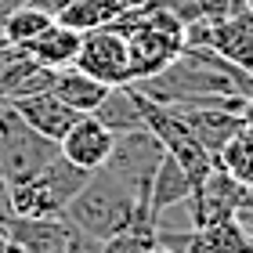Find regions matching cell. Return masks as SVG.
<instances>
[{"label": "cell", "mask_w": 253, "mask_h": 253, "mask_svg": "<svg viewBox=\"0 0 253 253\" xmlns=\"http://www.w3.org/2000/svg\"><path fill=\"white\" fill-rule=\"evenodd\" d=\"M0 253H7V239H4V232H0Z\"/></svg>", "instance_id": "obj_24"}, {"label": "cell", "mask_w": 253, "mask_h": 253, "mask_svg": "<svg viewBox=\"0 0 253 253\" xmlns=\"http://www.w3.org/2000/svg\"><path fill=\"white\" fill-rule=\"evenodd\" d=\"M80 40H84V33L69 29V26H62V22H51L40 37H33L29 43H22L18 51H26L37 65H43V69H51V73H54V69H69L76 62Z\"/></svg>", "instance_id": "obj_12"}, {"label": "cell", "mask_w": 253, "mask_h": 253, "mask_svg": "<svg viewBox=\"0 0 253 253\" xmlns=\"http://www.w3.org/2000/svg\"><path fill=\"white\" fill-rule=\"evenodd\" d=\"M54 156H58V145L40 137L7 101H0V177L18 185L40 167H47Z\"/></svg>", "instance_id": "obj_3"}, {"label": "cell", "mask_w": 253, "mask_h": 253, "mask_svg": "<svg viewBox=\"0 0 253 253\" xmlns=\"http://www.w3.org/2000/svg\"><path fill=\"white\" fill-rule=\"evenodd\" d=\"M26 4H29V7H40V11H47V15L58 18V11L69 4V0H26Z\"/></svg>", "instance_id": "obj_21"}, {"label": "cell", "mask_w": 253, "mask_h": 253, "mask_svg": "<svg viewBox=\"0 0 253 253\" xmlns=\"http://www.w3.org/2000/svg\"><path fill=\"white\" fill-rule=\"evenodd\" d=\"M206 47L217 51L221 58H228L232 65L253 73V11H235L221 22H210V40Z\"/></svg>", "instance_id": "obj_11"}, {"label": "cell", "mask_w": 253, "mask_h": 253, "mask_svg": "<svg viewBox=\"0 0 253 253\" xmlns=\"http://www.w3.org/2000/svg\"><path fill=\"white\" fill-rule=\"evenodd\" d=\"M76 69H84L87 76L101 80L105 87H123L130 84V51H126V37L116 26H101L84 33L76 54Z\"/></svg>", "instance_id": "obj_7"}, {"label": "cell", "mask_w": 253, "mask_h": 253, "mask_svg": "<svg viewBox=\"0 0 253 253\" xmlns=\"http://www.w3.org/2000/svg\"><path fill=\"white\" fill-rule=\"evenodd\" d=\"M134 90V101H137V112H141V123L152 130L159 141H163L167 148V156H174L181 167L188 170V177H192V185H199V181L210 174V167H213V156L206 152V148L199 145V137L192 134V126L177 116L174 109H167V105H156L152 98H145L137 87Z\"/></svg>", "instance_id": "obj_4"}, {"label": "cell", "mask_w": 253, "mask_h": 253, "mask_svg": "<svg viewBox=\"0 0 253 253\" xmlns=\"http://www.w3.org/2000/svg\"><path fill=\"white\" fill-rule=\"evenodd\" d=\"M4 239H7V235H4ZM7 253H26V250H22L18 243H11V239H7Z\"/></svg>", "instance_id": "obj_23"}, {"label": "cell", "mask_w": 253, "mask_h": 253, "mask_svg": "<svg viewBox=\"0 0 253 253\" xmlns=\"http://www.w3.org/2000/svg\"><path fill=\"white\" fill-rule=\"evenodd\" d=\"M7 105L15 109L40 137H47V141H54V145H58L69 134V126L80 120V112L73 105H65L51 87L37 90V94H26V98H15V101H7Z\"/></svg>", "instance_id": "obj_8"}, {"label": "cell", "mask_w": 253, "mask_h": 253, "mask_svg": "<svg viewBox=\"0 0 253 253\" xmlns=\"http://www.w3.org/2000/svg\"><path fill=\"white\" fill-rule=\"evenodd\" d=\"M126 4H145V0H126Z\"/></svg>", "instance_id": "obj_27"}, {"label": "cell", "mask_w": 253, "mask_h": 253, "mask_svg": "<svg viewBox=\"0 0 253 253\" xmlns=\"http://www.w3.org/2000/svg\"><path fill=\"white\" fill-rule=\"evenodd\" d=\"M163 156H167L163 141H159L148 126H137V130L116 134L112 152L105 159V170L112 177H120L123 185H130L137 195H148L152 174H156V167L163 163Z\"/></svg>", "instance_id": "obj_5"}, {"label": "cell", "mask_w": 253, "mask_h": 253, "mask_svg": "<svg viewBox=\"0 0 253 253\" xmlns=\"http://www.w3.org/2000/svg\"><path fill=\"white\" fill-rule=\"evenodd\" d=\"M112 141H116V134L105 130L94 116H80L73 126H69V134L58 141V152L73 167H80V170L90 174V170L105 167V159L112 152Z\"/></svg>", "instance_id": "obj_9"}, {"label": "cell", "mask_w": 253, "mask_h": 253, "mask_svg": "<svg viewBox=\"0 0 253 253\" xmlns=\"http://www.w3.org/2000/svg\"><path fill=\"white\" fill-rule=\"evenodd\" d=\"M105 130L112 134H126V130H137V126H145L141 123V112H137V101H134V90L130 84H123V87H109V94L105 101L90 112Z\"/></svg>", "instance_id": "obj_16"}, {"label": "cell", "mask_w": 253, "mask_h": 253, "mask_svg": "<svg viewBox=\"0 0 253 253\" xmlns=\"http://www.w3.org/2000/svg\"><path fill=\"white\" fill-rule=\"evenodd\" d=\"M250 203V185L239 181L235 174H228L221 163L210 167L199 185L188 195V210H192V228H206L217 221H228V217H239Z\"/></svg>", "instance_id": "obj_6"}, {"label": "cell", "mask_w": 253, "mask_h": 253, "mask_svg": "<svg viewBox=\"0 0 253 253\" xmlns=\"http://www.w3.org/2000/svg\"><path fill=\"white\" fill-rule=\"evenodd\" d=\"M4 235L26 253H65L76 232L62 217H11L4 224Z\"/></svg>", "instance_id": "obj_10"}, {"label": "cell", "mask_w": 253, "mask_h": 253, "mask_svg": "<svg viewBox=\"0 0 253 253\" xmlns=\"http://www.w3.org/2000/svg\"><path fill=\"white\" fill-rule=\"evenodd\" d=\"M246 11H253V0H246Z\"/></svg>", "instance_id": "obj_26"}, {"label": "cell", "mask_w": 253, "mask_h": 253, "mask_svg": "<svg viewBox=\"0 0 253 253\" xmlns=\"http://www.w3.org/2000/svg\"><path fill=\"white\" fill-rule=\"evenodd\" d=\"M123 11H126V0H69L54 22H62L76 33H90V29L112 26Z\"/></svg>", "instance_id": "obj_15"}, {"label": "cell", "mask_w": 253, "mask_h": 253, "mask_svg": "<svg viewBox=\"0 0 253 253\" xmlns=\"http://www.w3.org/2000/svg\"><path fill=\"white\" fill-rule=\"evenodd\" d=\"M51 90L65 101V105H73L80 116H90V112H94L101 101H105V94H109V87L101 84V80L87 76L84 69H76V65H69V69H54Z\"/></svg>", "instance_id": "obj_13"}, {"label": "cell", "mask_w": 253, "mask_h": 253, "mask_svg": "<svg viewBox=\"0 0 253 253\" xmlns=\"http://www.w3.org/2000/svg\"><path fill=\"white\" fill-rule=\"evenodd\" d=\"M148 253H170L167 246H152V250H148Z\"/></svg>", "instance_id": "obj_25"}, {"label": "cell", "mask_w": 253, "mask_h": 253, "mask_svg": "<svg viewBox=\"0 0 253 253\" xmlns=\"http://www.w3.org/2000/svg\"><path fill=\"white\" fill-rule=\"evenodd\" d=\"M152 246H156V232H148V228H126V232L105 239L98 246V253H148Z\"/></svg>", "instance_id": "obj_19"}, {"label": "cell", "mask_w": 253, "mask_h": 253, "mask_svg": "<svg viewBox=\"0 0 253 253\" xmlns=\"http://www.w3.org/2000/svg\"><path fill=\"white\" fill-rule=\"evenodd\" d=\"M87 181V170L73 167L58 152L47 167H40L33 177L11 185V203H15V217H62L65 203L80 192Z\"/></svg>", "instance_id": "obj_2"}, {"label": "cell", "mask_w": 253, "mask_h": 253, "mask_svg": "<svg viewBox=\"0 0 253 253\" xmlns=\"http://www.w3.org/2000/svg\"><path fill=\"white\" fill-rule=\"evenodd\" d=\"M51 22H54V15H47V11L18 4L15 11H7V18H4V37H7L11 47H22V43H29L33 37H40Z\"/></svg>", "instance_id": "obj_18"}, {"label": "cell", "mask_w": 253, "mask_h": 253, "mask_svg": "<svg viewBox=\"0 0 253 253\" xmlns=\"http://www.w3.org/2000/svg\"><path fill=\"white\" fill-rule=\"evenodd\" d=\"M137 199H148V195H137L130 185H123L120 177H112L105 167H98V170L87 174L80 192L65 203L62 221L73 228V232L94 239V243H105V239L130 228Z\"/></svg>", "instance_id": "obj_1"}, {"label": "cell", "mask_w": 253, "mask_h": 253, "mask_svg": "<svg viewBox=\"0 0 253 253\" xmlns=\"http://www.w3.org/2000/svg\"><path fill=\"white\" fill-rule=\"evenodd\" d=\"M199 232V246L206 253H253V235L243 228L239 217H228V221L195 228Z\"/></svg>", "instance_id": "obj_17"}, {"label": "cell", "mask_w": 253, "mask_h": 253, "mask_svg": "<svg viewBox=\"0 0 253 253\" xmlns=\"http://www.w3.org/2000/svg\"><path fill=\"white\" fill-rule=\"evenodd\" d=\"M243 120H246V126H253V98H246V109H243Z\"/></svg>", "instance_id": "obj_22"}, {"label": "cell", "mask_w": 253, "mask_h": 253, "mask_svg": "<svg viewBox=\"0 0 253 253\" xmlns=\"http://www.w3.org/2000/svg\"><path fill=\"white\" fill-rule=\"evenodd\" d=\"M192 188H195V185H192L188 170L181 167L174 156H163V163H159V167H156V174H152V185H148V206H152L156 221L170 210V206L188 203Z\"/></svg>", "instance_id": "obj_14"}, {"label": "cell", "mask_w": 253, "mask_h": 253, "mask_svg": "<svg viewBox=\"0 0 253 253\" xmlns=\"http://www.w3.org/2000/svg\"><path fill=\"white\" fill-rule=\"evenodd\" d=\"M15 217V203H11V181L0 177V232H4V224Z\"/></svg>", "instance_id": "obj_20"}]
</instances>
